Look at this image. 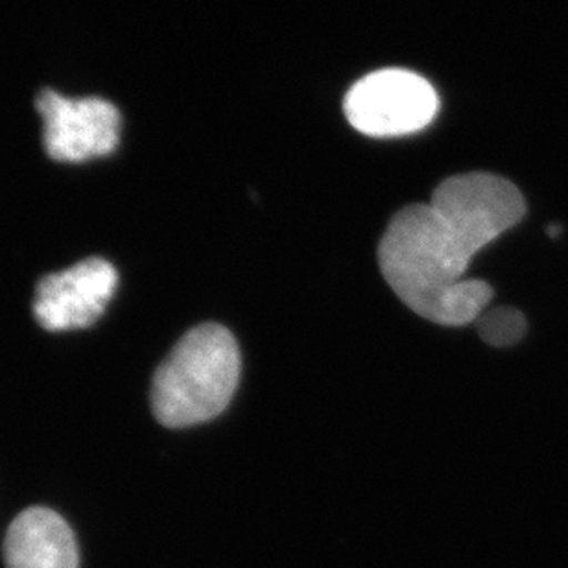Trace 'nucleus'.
<instances>
[{
    "mask_svg": "<svg viewBox=\"0 0 568 568\" xmlns=\"http://www.w3.org/2000/svg\"><path fill=\"white\" fill-rule=\"evenodd\" d=\"M525 214V197L503 175H453L430 203L405 207L389 222L378 244L384 280L417 316L445 327L469 325L493 297L491 284L465 280L470 258Z\"/></svg>",
    "mask_w": 568,
    "mask_h": 568,
    "instance_id": "nucleus-1",
    "label": "nucleus"
},
{
    "mask_svg": "<svg viewBox=\"0 0 568 568\" xmlns=\"http://www.w3.org/2000/svg\"><path fill=\"white\" fill-rule=\"evenodd\" d=\"M241 367V351L231 331L219 323L191 328L153 375V416L169 428L211 422L230 406Z\"/></svg>",
    "mask_w": 568,
    "mask_h": 568,
    "instance_id": "nucleus-2",
    "label": "nucleus"
},
{
    "mask_svg": "<svg viewBox=\"0 0 568 568\" xmlns=\"http://www.w3.org/2000/svg\"><path fill=\"white\" fill-rule=\"evenodd\" d=\"M351 126L369 138L422 132L436 119L439 99L425 78L405 69H384L362 78L345 97Z\"/></svg>",
    "mask_w": 568,
    "mask_h": 568,
    "instance_id": "nucleus-3",
    "label": "nucleus"
},
{
    "mask_svg": "<svg viewBox=\"0 0 568 568\" xmlns=\"http://www.w3.org/2000/svg\"><path fill=\"white\" fill-rule=\"evenodd\" d=\"M38 110L47 153L61 163L105 158L121 142V115L108 100L67 99L44 91L39 94Z\"/></svg>",
    "mask_w": 568,
    "mask_h": 568,
    "instance_id": "nucleus-4",
    "label": "nucleus"
},
{
    "mask_svg": "<svg viewBox=\"0 0 568 568\" xmlns=\"http://www.w3.org/2000/svg\"><path fill=\"white\" fill-rule=\"evenodd\" d=\"M119 284L115 266L104 258H85L71 268L47 275L36 290L33 316L47 331L93 325L110 305Z\"/></svg>",
    "mask_w": 568,
    "mask_h": 568,
    "instance_id": "nucleus-5",
    "label": "nucleus"
},
{
    "mask_svg": "<svg viewBox=\"0 0 568 568\" xmlns=\"http://www.w3.org/2000/svg\"><path fill=\"white\" fill-rule=\"evenodd\" d=\"M4 564L6 568H80L71 526L52 509H24L6 534Z\"/></svg>",
    "mask_w": 568,
    "mask_h": 568,
    "instance_id": "nucleus-6",
    "label": "nucleus"
},
{
    "mask_svg": "<svg viewBox=\"0 0 568 568\" xmlns=\"http://www.w3.org/2000/svg\"><path fill=\"white\" fill-rule=\"evenodd\" d=\"M526 317L511 306H497L478 317V334L493 347H511L525 338Z\"/></svg>",
    "mask_w": 568,
    "mask_h": 568,
    "instance_id": "nucleus-7",
    "label": "nucleus"
},
{
    "mask_svg": "<svg viewBox=\"0 0 568 568\" xmlns=\"http://www.w3.org/2000/svg\"><path fill=\"white\" fill-rule=\"evenodd\" d=\"M561 231H564V227H561V225H548L547 235L550 236V239H558V236L561 235Z\"/></svg>",
    "mask_w": 568,
    "mask_h": 568,
    "instance_id": "nucleus-8",
    "label": "nucleus"
}]
</instances>
